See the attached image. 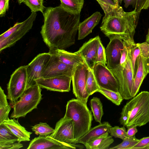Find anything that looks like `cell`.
<instances>
[{"instance_id":"31","label":"cell","mask_w":149,"mask_h":149,"mask_svg":"<svg viewBox=\"0 0 149 149\" xmlns=\"http://www.w3.org/2000/svg\"><path fill=\"white\" fill-rule=\"evenodd\" d=\"M130 52L131 57V62L134 77L136 72V62L137 59L140 54V48L138 43L132 42L130 45Z\"/></svg>"},{"instance_id":"7","label":"cell","mask_w":149,"mask_h":149,"mask_svg":"<svg viewBox=\"0 0 149 149\" xmlns=\"http://www.w3.org/2000/svg\"><path fill=\"white\" fill-rule=\"evenodd\" d=\"M37 15L36 12H32L26 19L22 22L16 23L0 35V52L13 45L31 29Z\"/></svg>"},{"instance_id":"45","label":"cell","mask_w":149,"mask_h":149,"mask_svg":"<svg viewBox=\"0 0 149 149\" xmlns=\"http://www.w3.org/2000/svg\"><path fill=\"white\" fill-rule=\"evenodd\" d=\"M146 64L148 69V73H149V58L146 59Z\"/></svg>"},{"instance_id":"38","label":"cell","mask_w":149,"mask_h":149,"mask_svg":"<svg viewBox=\"0 0 149 149\" xmlns=\"http://www.w3.org/2000/svg\"><path fill=\"white\" fill-rule=\"evenodd\" d=\"M138 44L140 49V54L145 59L149 58V44L146 41Z\"/></svg>"},{"instance_id":"42","label":"cell","mask_w":149,"mask_h":149,"mask_svg":"<svg viewBox=\"0 0 149 149\" xmlns=\"http://www.w3.org/2000/svg\"><path fill=\"white\" fill-rule=\"evenodd\" d=\"M125 3L124 6L127 8L130 5H132L133 8L136 6L137 0H123Z\"/></svg>"},{"instance_id":"27","label":"cell","mask_w":149,"mask_h":149,"mask_svg":"<svg viewBox=\"0 0 149 149\" xmlns=\"http://www.w3.org/2000/svg\"><path fill=\"white\" fill-rule=\"evenodd\" d=\"M86 87L87 91L90 95L97 92L100 88L96 80L92 69L89 68Z\"/></svg>"},{"instance_id":"28","label":"cell","mask_w":149,"mask_h":149,"mask_svg":"<svg viewBox=\"0 0 149 149\" xmlns=\"http://www.w3.org/2000/svg\"><path fill=\"white\" fill-rule=\"evenodd\" d=\"M97 92L102 94L116 105H120L123 99L119 92H116L100 87Z\"/></svg>"},{"instance_id":"29","label":"cell","mask_w":149,"mask_h":149,"mask_svg":"<svg viewBox=\"0 0 149 149\" xmlns=\"http://www.w3.org/2000/svg\"><path fill=\"white\" fill-rule=\"evenodd\" d=\"M0 141L16 142L18 138L3 123L0 124Z\"/></svg>"},{"instance_id":"44","label":"cell","mask_w":149,"mask_h":149,"mask_svg":"<svg viewBox=\"0 0 149 149\" xmlns=\"http://www.w3.org/2000/svg\"><path fill=\"white\" fill-rule=\"evenodd\" d=\"M149 8V0H147L145 3L143 9H147Z\"/></svg>"},{"instance_id":"24","label":"cell","mask_w":149,"mask_h":149,"mask_svg":"<svg viewBox=\"0 0 149 149\" xmlns=\"http://www.w3.org/2000/svg\"><path fill=\"white\" fill-rule=\"evenodd\" d=\"M7 96L3 90L0 87V124L9 119L8 115L11 108L7 100Z\"/></svg>"},{"instance_id":"5","label":"cell","mask_w":149,"mask_h":149,"mask_svg":"<svg viewBox=\"0 0 149 149\" xmlns=\"http://www.w3.org/2000/svg\"><path fill=\"white\" fill-rule=\"evenodd\" d=\"M41 90V88L36 84L26 89L18 100L10 104L13 108L11 118L24 117L28 113L36 109L42 99Z\"/></svg>"},{"instance_id":"11","label":"cell","mask_w":149,"mask_h":149,"mask_svg":"<svg viewBox=\"0 0 149 149\" xmlns=\"http://www.w3.org/2000/svg\"><path fill=\"white\" fill-rule=\"evenodd\" d=\"M74 124L72 119L64 116L56 123L54 132L49 135L60 142L76 144L74 139Z\"/></svg>"},{"instance_id":"14","label":"cell","mask_w":149,"mask_h":149,"mask_svg":"<svg viewBox=\"0 0 149 149\" xmlns=\"http://www.w3.org/2000/svg\"><path fill=\"white\" fill-rule=\"evenodd\" d=\"M72 76L63 75L48 78H40L35 80L41 88L60 92H69L70 90Z\"/></svg>"},{"instance_id":"43","label":"cell","mask_w":149,"mask_h":149,"mask_svg":"<svg viewBox=\"0 0 149 149\" xmlns=\"http://www.w3.org/2000/svg\"><path fill=\"white\" fill-rule=\"evenodd\" d=\"M97 1H100L105 4L112 6H116L118 3H119L116 2L115 0H96Z\"/></svg>"},{"instance_id":"1","label":"cell","mask_w":149,"mask_h":149,"mask_svg":"<svg viewBox=\"0 0 149 149\" xmlns=\"http://www.w3.org/2000/svg\"><path fill=\"white\" fill-rule=\"evenodd\" d=\"M42 14L44 24L40 33L49 49H64L75 43L80 13L67 10L60 5L46 8Z\"/></svg>"},{"instance_id":"36","label":"cell","mask_w":149,"mask_h":149,"mask_svg":"<svg viewBox=\"0 0 149 149\" xmlns=\"http://www.w3.org/2000/svg\"><path fill=\"white\" fill-rule=\"evenodd\" d=\"M20 142L0 141V149H18L23 147Z\"/></svg>"},{"instance_id":"37","label":"cell","mask_w":149,"mask_h":149,"mask_svg":"<svg viewBox=\"0 0 149 149\" xmlns=\"http://www.w3.org/2000/svg\"><path fill=\"white\" fill-rule=\"evenodd\" d=\"M132 149H149V136L144 137L139 139Z\"/></svg>"},{"instance_id":"15","label":"cell","mask_w":149,"mask_h":149,"mask_svg":"<svg viewBox=\"0 0 149 149\" xmlns=\"http://www.w3.org/2000/svg\"><path fill=\"white\" fill-rule=\"evenodd\" d=\"M70 144L58 141L49 135L35 137L30 142L27 149L83 148V146L78 144Z\"/></svg>"},{"instance_id":"19","label":"cell","mask_w":149,"mask_h":149,"mask_svg":"<svg viewBox=\"0 0 149 149\" xmlns=\"http://www.w3.org/2000/svg\"><path fill=\"white\" fill-rule=\"evenodd\" d=\"M102 15L96 12L91 15L80 23L78 26V40H82L92 33L93 29L99 23Z\"/></svg>"},{"instance_id":"34","label":"cell","mask_w":149,"mask_h":149,"mask_svg":"<svg viewBox=\"0 0 149 149\" xmlns=\"http://www.w3.org/2000/svg\"><path fill=\"white\" fill-rule=\"evenodd\" d=\"M107 56L105 50L102 45L100 38L99 40L96 63L107 64Z\"/></svg>"},{"instance_id":"23","label":"cell","mask_w":149,"mask_h":149,"mask_svg":"<svg viewBox=\"0 0 149 149\" xmlns=\"http://www.w3.org/2000/svg\"><path fill=\"white\" fill-rule=\"evenodd\" d=\"M109 133L104 134L84 145L87 149H107L114 142L112 136Z\"/></svg>"},{"instance_id":"41","label":"cell","mask_w":149,"mask_h":149,"mask_svg":"<svg viewBox=\"0 0 149 149\" xmlns=\"http://www.w3.org/2000/svg\"><path fill=\"white\" fill-rule=\"evenodd\" d=\"M138 132V130L136 127L131 126L127 128V131L126 136L130 137L133 136Z\"/></svg>"},{"instance_id":"47","label":"cell","mask_w":149,"mask_h":149,"mask_svg":"<svg viewBox=\"0 0 149 149\" xmlns=\"http://www.w3.org/2000/svg\"><path fill=\"white\" fill-rule=\"evenodd\" d=\"M18 3L20 4L22 3L25 0H17Z\"/></svg>"},{"instance_id":"22","label":"cell","mask_w":149,"mask_h":149,"mask_svg":"<svg viewBox=\"0 0 149 149\" xmlns=\"http://www.w3.org/2000/svg\"><path fill=\"white\" fill-rule=\"evenodd\" d=\"M3 123L18 138L19 141H30V135L32 133L26 130L20 124L17 120L14 118L9 119L5 120Z\"/></svg>"},{"instance_id":"18","label":"cell","mask_w":149,"mask_h":149,"mask_svg":"<svg viewBox=\"0 0 149 149\" xmlns=\"http://www.w3.org/2000/svg\"><path fill=\"white\" fill-rule=\"evenodd\" d=\"M50 54L56 56L62 62L71 66H75L85 62L83 56L77 52H68L64 49H49Z\"/></svg>"},{"instance_id":"40","label":"cell","mask_w":149,"mask_h":149,"mask_svg":"<svg viewBox=\"0 0 149 149\" xmlns=\"http://www.w3.org/2000/svg\"><path fill=\"white\" fill-rule=\"evenodd\" d=\"M147 0H137L136 4L134 10L137 13H140L143 9L144 5Z\"/></svg>"},{"instance_id":"39","label":"cell","mask_w":149,"mask_h":149,"mask_svg":"<svg viewBox=\"0 0 149 149\" xmlns=\"http://www.w3.org/2000/svg\"><path fill=\"white\" fill-rule=\"evenodd\" d=\"M9 0H0V17L4 16L8 10Z\"/></svg>"},{"instance_id":"20","label":"cell","mask_w":149,"mask_h":149,"mask_svg":"<svg viewBox=\"0 0 149 149\" xmlns=\"http://www.w3.org/2000/svg\"><path fill=\"white\" fill-rule=\"evenodd\" d=\"M112 127L108 122L100 123L95 127L91 128L89 130L78 140L77 144L84 145L91 140L107 133H109Z\"/></svg>"},{"instance_id":"13","label":"cell","mask_w":149,"mask_h":149,"mask_svg":"<svg viewBox=\"0 0 149 149\" xmlns=\"http://www.w3.org/2000/svg\"><path fill=\"white\" fill-rule=\"evenodd\" d=\"M51 57V55L49 52L39 54L26 65V89L36 84L35 81L36 79L41 78L42 73Z\"/></svg>"},{"instance_id":"33","label":"cell","mask_w":149,"mask_h":149,"mask_svg":"<svg viewBox=\"0 0 149 149\" xmlns=\"http://www.w3.org/2000/svg\"><path fill=\"white\" fill-rule=\"evenodd\" d=\"M23 3L30 8L31 12L40 11L43 13L46 9L43 0H25Z\"/></svg>"},{"instance_id":"48","label":"cell","mask_w":149,"mask_h":149,"mask_svg":"<svg viewBox=\"0 0 149 149\" xmlns=\"http://www.w3.org/2000/svg\"><path fill=\"white\" fill-rule=\"evenodd\" d=\"M116 2L121 4L123 0H115Z\"/></svg>"},{"instance_id":"9","label":"cell","mask_w":149,"mask_h":149,"mask_svg":"<svg viewBox=\"0 0 149 149\" xmlns=\"http://www.w3.org/2000/svg\"><path fill=\"white\" fill-rule=\"evenodd\" d=\"M85 62L74 68L72 76L73 92L77 99L87 104L90 95L86 89L88 68Z\"/></svg>"},{"instance_id":"25","label":"cell","mask_w":149,"mask_h":149,"mask_svg":"<svg viewBox=\"0 0 149 149\" xmlns=\"http://www.w3.org/2000/svg\"><path fill=\"white\" fill-rule=\"evenodd\" d=\"M90 106L93 116L95 121L101 123V119L104 114L103 106L100 98L94 97L90 101Z\"/></svg>"},{"instance_id":"16","label":"cell","mask_w":149,"mask_h":149,"mask_svg":"<svg viewBox=\"0 0 149 149\" xmlns=\"http://www.w3.org/2000/svg\"><path fill=\"white\" fill-rule=\"evenodd\" d=\"M51 55V58L42 73L41 78L63 75L72 76L75 67L66 64L61 61L55 55Z\"/></svg>"},{"instance_id":"12","label":"cell","mask_w":149,"mask_h":149,"mask_svg":"<svg viewBox=\"0 0 149 149\" xmlns=\"http://www.w3.org/2000/svg\"><path fill=\"white\" fill-rule=\"evenodd\" d=\"M106 36L110 39L105 50L107 60V66L109 69L112 70L120 64L124 41L120 37L115 34H109Z\"/></svg>"},{"instance_id":"10","label":"cell","mask_w":149,"mask_h":149,"mask_svg":"<svg viewBox=\"0 0 149 149\" xmlns=\"http://www.w3.org/2000/svg\"><path fill=\"white\" fill-rule=\"evenodd\" d=\"M92 69L96 80L100 87L119 92V86L118 82L106 64L96 63Z\"/></svg>"},{"instance_id":"35","label":"cell","mask_w":149,"mask_h":149,"mask_svg":"<svg viewBox=\"0 0 149 149\" xmlns=\"http://www.w3.org/2000/svg\"><path fill=\"white\" fill-rule=\"evenodd\" d=\"M127 130L125 127H119L118 126L111 127L110 130L109 134L112 136L120 138L123 140L126 136Z\"/></svg>"},{"instance_id":"46","label":"cell","mask_w":149,"mask_h":149,"mask_svg":"<svg viewBox=\"0 0 149 149\" xmlns=\"http://www.w3.org/2000/svg\"><path fill=\"white\" fill-rule=\"evenodd\" d=\"M146 41L149 44V29H148L147 34L146 36Z\"/></svg>"},{"instance_id":"6","label":"cell","mask_w":149,"mask_h":149,"mask_svg":"<svg viewBox=\"0 0 149 149\" xmlns=\"http://www.w3.org/2000/svg\"><path fill=\"white\" fill-rule=\"evenodd\" d=\"M130 44L125 64L120 65L110 70L117 80L119 86V92L123 99L128 100L133 97V90L134 77L130 52Z\"/></svg>"},{"instance_id":"2","label":"cell","mask_w":149,"mask_h":149,"mask_svg":"<svg viewBox=\"0 0 149 149\" xmlns=\"http://www.w3.org/2000/svg\"><path fill=\"white\" fill-rule=\"evenodd\" d=\"M105 14L100 29L106 36L115 34L123 40L134 41V36L140 13L125 12L118 3L113 6L97 1Z\"/></svg>"},{"instance_id":"8","label":"cell","mask_w":149,"mask_h":149,"mask_svg":"<svg viewBox=\"0 0 149 149\" xmlns=\"http://www.w3.org/2000/svg\"><path fill=\"white\" fill-rule=\"evenodd\" d=\"M27 81L26 65L19 67L12 74L7 88V98L10 104L17 101L26 90Z\"/></svg>"},{"instance_id":"3","label":"cell","mask_w":149,"mask_h":149,"mask_svg":"<svg viewBox=\"0 0 149 149\" xmlns=\"http://www.w3.org/2000/svg\"><path fill=\"white\" fill-rule=\"evenodd\" d=\"M119 122L127 128L141 127L149 122V92L141 91L126 103Z\"/></svg>"},{"instance_id":"17","label":"cell","mask_w":149,"mask_h":149,"mask_svg":"<svg viewBox=\"0 0 149 149\" xmlns=\"http://www.w3.org/2000/svg\"><path fill=\"white\" fill-rule=\"evenodd\" d=\"M99 36L90 39L84 43L77 52L84 58L89 68L92 69L96 63Z\"/></svg>"},{"instance_id":"21","label":"cell","mask_w":149,"mask_h":149,"mask_svg":"<svg viewBox=\"0 0 149 149\" xmlns=\"http://www.w3.org/2000/svg\"><path fill=\"white\" fill-rule=\"evenodd\" d=\"M136 70L134 80L133 97L137 95L143 79L148 73L146 64V59L140 54L137 59Z\"/></svg>"},{"instance_id":"4","label":"cell","mask_w":149,"mask_h":149,"mask_svg":"<svg viewBox=\"0 0 149 149\" xmlns=\"http://www.w3.org/2000/svg\"><path fill=\"white\" fill-rule=\"evenodd\" d=\"M64 116L73 120L74 124V139L77 142L91 128L93 116L87 104L77 99L68 102Z\"/></svg>"},{"instance_id":"49","label":"cell","mask_w":149,"mask_h":149,"mask_svg":"<svg viewBox=\"0 0 149 149\" xmlns=\"http://www.w3.org/2000/svg\"><path fill=\"white\" fill-rule=\"evenodd\" d=\"M43 1H44V0H43Z\"/></svg>"},{"instance_id":"32","label":"cell","mask_w":149,"mask_h":149,"mask_svg":"<svg viewBox=\"0 0 149 149\" xmlns=\"http://www.w3.org/2000/svg\"><path fill=\"white\" fill-rule=\"evenodd\" d=\"M122 142L118 145L110 149H132V148L139 141V139H137L135 136L128 137L126 136Z\"/></svg>"},{"instance_id":"30","label":"cell","mask_w":149,"mask_h":149,"mask_svg":"<svg viewBox=\"0 0 149 149\" xmlns=\"http://www.w3.org/2000/svg\"><path fill=\"white\" fill-rule=\"evenodd\" d=\"M32 130L36 134L40 136H47L52 134L54 129L45 123H40L32 127Z\"/></svg>"},{"instance_id":"26","label":"cell","mask_w":149,"mask_h":149,"mask_svg":"<svg viewBox=\"0 0 149 149\" xmlns=\"http://www.w3.org/2000/svg\"><path fill=\"white\" fill-rule=\"evenodd\" d=\"M60 5L71 11L80 13L83 7L84 0H60Z\"/></svg>"}]
</instances>
